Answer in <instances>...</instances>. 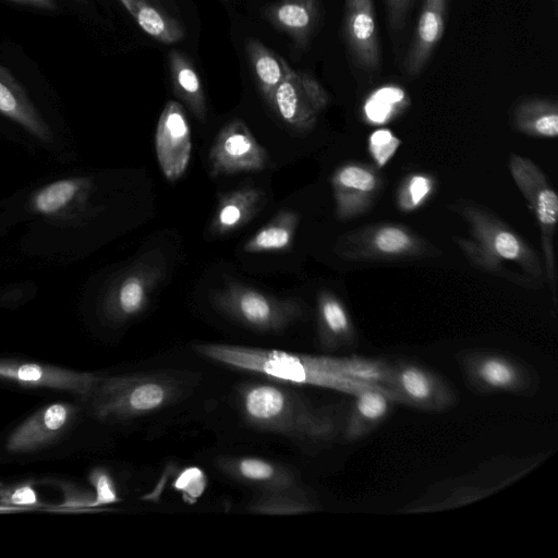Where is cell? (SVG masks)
Instances as JSON below:
<instances>
[{"instance_id": "cell-1", "label": "cell", "mask_w": 558, "mask_h": 558, "mask_svg": "<svg viewBox=\"0 0 558 558\" xmlns=\"http://www.w3.org/2000/svg\"><path fill=\"white\" fill-rule=\"evenodd\" d=\"M238 402L248 425L307 446L332 441L342 432L347 413L342 404L317 408L288 387L263 381L242 384Z\"/></svg>"}, {"instance_id": "cell-2", "label": "cell", "mask_w": 558, "mask_h": 558, "mask_svg": "<svg viewBox=\"0 0 558 558\" xmlns=\"http://www.w3.org/2000/svg\"><path fill=\"white\" fill-rule=\"evenodd\" d=\"M470 238L456 242L481 269L530 288L542 286L543 268L535 251L495 215L471 203L458 205Z\"/></svg>"}, {"instance_id": "cell-3", "label": "cell", "mask_w": 558, "mask_h": 558, "mask_svg": "<svg viewBox=\"0 0 558 558\" xmlns=\"http://www.w3.org/2000/svg\"><path fill=\"white\" fill-rule=\"evenodd\" d=\"M194 350L199 355L220 364L279 381L320 386L354 395L366 388H376L345 377L339 368L338 357L226 343H198L194 345Z\"/></svg>"}, {"instance_id": "cell-4", "label": "cell", "mask_w": 558, "mask_h": 558, "mask_svg": "<svg viewBox=\"0 0 558 558\" xmlns=\"http://www.w3.org/2000/svg\"><path fill=\"white\" fill-rule=\"evenodd\" d=\"M195 384V375L172 371L100 376L86 400L97 420L126 421L175 403Z\"/></svg>"}, {"instance_id": "cell-5", "label": "cell", "mask_w": 558, "mask_h": 558, "mask_svg": "<svg viewBox=\"0 0 558 558\" xmlns=\"http://www.w3.org/2000/svg\"><path fill=\"white\" fill-rule=\"evenodd\" d=\"M210 302L229 318L263 332L282 331L304 316L298 300L276 298L238 282L213 291Z\"/></svg>"}, {"instance_id": "cell-6", "label": "cell", "mask_w": 558, "mask_h": 558, "mask_svg": "<svg viewBox=\"0 0 558 558\" xmlns=\"http://www.w3.org/2000/svg\"><path fill=\"white\" fill-rule=\"evenodd\" d=\"M468 385L477 393L533 395L536 374L520 361L493 351H469L459 357Z\"/></svg>"}, {"instance_id": "cell-7", "label": "cell", "mask_w": 558, "mask_h": 558, "mask_svg": "<svg viewBox=\"0 0 558 558\" xmlns=\"http://www.w3.org/2000/svg\"><path fill=\"white\" fill-rule=\"evenodd\" d=\"M513 181L527 202L541 229L545 268L553 293H556L554 234L558 219V196L542 170L531 160L512 155L509 161Z\"/></svg>"}, {"instance_id": "cell-8", "label": "cell", "mask_w": 558, "mask_h": 558, "mask_svg": "<svg viewBox=\"0 0 558 558\" xmlns=\"http://www.w3.org/2000/svg\"><path fill=\"white\" fill-rule=\"evenodd\" d=\"M426 241L410 229L396 223L367 227L343 235L335 251L342 258L354 260H392L418 257L428 252Z\"/></svg>"}, {"instance_id": "cell-9", "label": "cell", "mask_w": 558, "mask_h": 558, "mask_svg": "<svg viewBox=\"0 0 558 558\" xmlns=\"http://www.w3.org/2000/svg\"><path fill=\"white\" fill-rule=\"evenodd\" d=\"M329 101V94L314 76L290 68L269 106L286 124L307 132L315 126L318 114Z\"/></svg>"}, {"instance_id": "cell-10", "label": "cell", "mask_w": 558, "mask_h": 558, "mask_svg": "<svg viewBox=\"0 0 558 558\" xmlns=\"http://www.w3.org/2000/svg\"><path fill=\"white\" fill-rule=\"evenodd\" d=\"M390 390L397 401L428 412L447 411L458 403L457 392L449 383L428 367L409 360L392 363Z\"/></svg>"}, {"instance_id": "cell-11", "label": "cell", "mask_w": 558, "mask_h": 558, "mask_svg": "<svg viewBox=\"0 0 558 558\" xmlns=\"http://www.w3.org/2000/svg\"><path fill=\"white\" fill-rule=\"evenodd\" d=\"M267 150L239 119L227 123L217 134L208 154L213 178L262 171L268 166Z\"/></svg>"}, {"instance_id": "cell-12", "label": "cell", "mask_w": 558, "mask_h": 558, "mask_svg": "<svg viewBox=\"0 0 558 558\" xmlns=\"http://www.w3.org/2000/svg\"><path fill=\"white\" fill-rule=\"evenodd\" d=\"M155 150L165 178L170 182L181 179L191 160L192 136L185 111L175 100L167 101L159 116Z\"/></svg>"}, {"instance_id": "cell-13", "label": "cell", "mask_w": 558, "mask_h": 558, "mask_svg": "<svg viewBox=\"0 0 558 558\" xmlns=\"http://www.w3.org/2000/svg\"><path fill=\"white\" fill-rule=\"evenodd\" d=\"M165 264L157 258L141 262L129 269L110 291L108 315L117 322H124L144 312L165 276Z\"/></svg>"}, {"instance_id": "cell-14", "label": "cell", "mask_w": 558, "mask_h": 558, "mask_svg": "<svg viewBox=\"0 0 558 558\" xmlns=\"http://www.w3.org/2000/svg\"><path fill=\"white\" fill-rule=\"evenodd\" d=\"M342 33L353 65L367 73L380 66L373 0H344Z\"/></svg>"}, {"instance_id": "cell-15", "label": "cell", "mask_w": 558, "mask_h": 558, "mask_svg": "<svg viewBox=\"0 0 558 558\" xmlns=\"http://www.w3.org/2000/svg\"><path fill=\"white\" fill-rule=\"evenodd\" d=\"M94 373L76 372L54 365L0 357V378L23 386L50 388L86 399L99 379Z\"/></svg>"}, {"instance_id": "cell-16", "label": "cell", "mask_w": 558, "mask_h": 558, "mask_svg": "<svg viewBox=\"0 0 558 558\" xmlns=\"http://www.w3.org/2000/svg\"><path fill=\"white\" fill-rule=\"evenodd\" d=\"M76 410L69 403H52L38 410L11 433L7 450L32 452L54 442L70 426Z\"/></svg>"}, {"instance_id": "cell-17", "label": "cell", "mask_w": 558, "mask_h": 558, "mask_svg": "<svg viewBox=\"0 0 558 558\" xmlns=\"http://www.w3.org/2000/svg\"><path fill=\"white\" fill-rule=\"evenodd\" d=\"M380 184L378 173L366 165L349 162L339 167L331 177L337 216L347 219L364 213Z\"/></svg>"}, {"instance_id": "cell-18", "label": "cell", "mask_w": 558, "mask_h": 558, "mask_svg": "<svg viewBox=\"0 0 558 558\" xmlns=\"http://www.w3.org/2000/svg\"><path fill=\"white\" fill-rule=\"evenodd\" d=\"M449 0H424L413 39L403 60L404 72L416 76L423 72L446 25Z\"/></svg>"}, {"instance_id": "cell-19", "label": "cell", "mask_w": 558, "mask_h": 558, "mask_svg": "<svg viewBox=\"0 0 558 558\" xmlns=\"http://www.w3.org/2000/svg\"><path fill=\"white\" fill-rule=\"evenodd\" d=\"M322 12L323 0H280L268 5L264 14L295 47L305 49L318 29Z\"/></svg>"}, {"instance_id": "cell-20", "label": "cell", "mask_w": 558, "mask_h": 558, "mask_svg": "<svg viewBox=\"0 0 558 558\" xmlns=\"http://www.w3.org/2000/svg\"><path fill=\"white\" fill-rule=\"evenodd\" d=\"M347 410L342 435L347 441L361 440L374 432L388 416L396 398L380 388H366L354 395Z\"/></svg>"}, {"instance_id": "cell-21", "label": "cell", "mask_w": 558, "mask_h": 558, "mask_svg": "<svg viewBox=\"0 0 558 558\" xmlns=\"http://www.w3.org/2000/svg\"><path fill=\"white\" fill-rule=\"evenodd\" d=\"M218 466L229 477L257 485L260 489L299 485L291 470L277 462L257 457H222L218 460Z\"/></svg>"}, {"instance_id": "cell-22", "label": "cell", "mask_w": 558, "mask_h": 558, "mask_svg": "<svg viewBox=\"0 0 558 558\" xmlns=\"http://www.w3.org/2000/svg\"><path fill=\"white\" fill-rule=\"evenodd\" d=\"M265 193L255 186H244L219 196L209 226L214 236L231 233L247 223L262 209Z\"/></svg>"}, {"instance_id": "cell-23", "label": "cell", "mask_w": 558, "mask_h": 558, "mask_svg": "<svg viewBox=\"0 0 558 558\" xmlns=\"http://www.w3.org/2000/svg\"><path fill=\"white\" fill-rule=\"evenodd\" d=\"M317 333L322 348L328 351L356 341V331L345 306L329 291H320L317 295Z\"/></svg>"}, {"instance_id": "cell-24", "label": "cell", "mask_w": 558, "mask_h": 558, "mask_svg": "<svg viewBox=\"0 0 558 558\" xmlns=\"http://www.w3.org/2000/svg\"><path fill=\"white\" fill-rule=\"evenodd\" d=\"M0 113L14 120L41 141L50 131L10 71L0 64Z\"/></svg>"}, {"instance_id": "cell-25", "label": "cell", "mask_w": 558, "mask_h": 558, "mask_svg": "<svg viewBox=\"0 0 558 558\" xmlns=\"http://www.w3.org/2000/svg\"><path fill=\"white\" fill-rule=\"evenodd\" d=\"M138 26L156 40L171 45L181 41L185 32L179 20L156 0H120Z\"/></svg>"}, {"instance_id": "cell-26", "label": "cell", "mask_w": 558, "mask_h": 558, "mask_svg": "<svg viewBox=\"0 0 558 558\" xmlns=\"http://www.w3.org/2000/svg\"><path fill=\"white\" fill-rule=\"evenodd\" d=\"M244 49L257 87L269 105L275 90L288 74L290 65L258 39L247 38Z\"/></svg>"}, {"instance_id": "cell-27", "label": "cell", "mask_w": 558, "mask_h": 558, "mask_svg": "<svg viewBox=\"0 0 558 558\" xmlns=\"http://www.w3.org/2000/svg\"><path fill=\"white\" fill-rule=\"evenodd\" d=\"M168 59L175 95L201 122H205L207 117L206 97L197 71L181 51L171 50Z\"/></svg>"}, {"instance_id": "cell-28", "label": "cell", "mask_w": 558, "mask_h": 558, "mask_svg": "<svg viewBox=\"0 0 558 558\" xmlns=\"http://www.w3.org/2000/svg\"><path fill=\"white\" fill-rule=\"evenodd\" d=\"M299 221L300 216L294 210L278 211L244 243L243 251L251 254L289 251Z\"/></svg>"}, {"instance_id": "cell-29", "label": "cell", "mask_w": 558, "mask_h": 558, "mask_svg": "<svg viewBox=\"0 0 558 558\" xmlns=\"http://www.w3.org/2000/svg\"><path fill=\"white\" fill-rule=\"evenodd\" d=\"M247 510L257 514L289 515L317 510V504L300 485L260 489L250 501Z\"/></svg>"}, {"instance_id": "cell-30", "label": "cell", "mask_w": 558, "mask_h": 558, "mask_svg": "<svg viewBox=\"0 0 558 558\" xmlns=\"http://www.w3.org/2000/svg\"><path fill=\"white\" fill-rule=\"evenodd\" d=\"M514 126L531 136L556 137L558 134L557 102L549 98H527L512 113Z\"/></svg>"}, {"instance_id": "cell-31", "label": "cell", "mask_w": 558, "mask_h": 558, "mask_svg": "<svg viewBox=\"0 0 558 558\" xmlns=\"http://www.w3.org/2000/svg\"><path fill=\"white\" fill-rule=\"evenodd\" d=\"M339 367L341 373L353 381L391 392V363L384 360L352 356L340 357Z\"/></svg>"}, {"instance_id": "cell-32", "label": "cell", "mask_w": 558, "mask_h": 558, "mask_svg": "<svg viewBox=\"0 0 558 558\" xmlns=\"http://www.w3.org/2000/svg\"><path fill=\"white\" fill-rule=\"evenodd\" d=\"M80 183L60 180L44 187L35 197V208L44 214H53L63 208L80 191Z\"/></svg>"}, {"instance_id": "cell-33", "label": "cell", "mask_w": 558, "mask_h": 558, "mask_svg": "<svg viewBox=\"0 0 558 558\" xmlns=\"http://www.w3.org/2000/svg\"><path fill=\"white\" fill-rule=\"evenodd\" d=\"M433 186V180L428 175L421 173L410 175L400 187L399 206L404 210L421 206L429 196Z\"/></svg>"}, {"instance_id": "cell-34", "label": "cell", "mask_w": 558, "mask_h": 558, "mask_svg": "<svg viewBox=\"0 0 558 558\" xmlns=\"http://www.w3.org/2000/svg\"><path fill=\"white\" fill-rule=\"evenodd\" d=\"M401 99L402 94L399 90H381L366 102L364 107L365 117L372 123H384L391 117L395 105Z\"/></svg>"}, {"instance_id": "cell-35", "label": "cell", "mask_w": 558, "mask_h": 558, "mask_svg": "<svg viewBox=\"0 0 558 558\" xmlns=\"http://www.w3.org/2000/svg\"><path fill=\"white\" fill-rule=\"evenodd\" d=\"M401 142L387 129H378L368 138L369 154L378 168H383L393 157Z\"/></svg>"}, {"instance_id": "cell-36", "label": "cell", "mask_w": 558, "mask_h": 558, "mask_svg": "<svg viewBox=\"0 0 558 558\" xmlns=\"http://www.w3.org/2000/svg\"><path fill=\"white\" fill-rule=\"evenodd\" d=\"M174 487L182 493L186 501L194 502L206 487V476L197 468L185 469L177 478Z\"/></svg>"}, {"instance_id": "cell-37", "label": "cell", "mask_w": 558, "mask_h": 558, "mask_svg": "<svg viewBox=\"0 0 558 558\" xmlns=\"http://www.w3.org/2000/svg\"><path fill=\"white\" fill-rule=\"evenodd\" d=\"M89 482L96 493L94 496V507L106 506L119 500L113 481L106 470H93L89 474Z\"/></svg>"}, {"instance_id": "cell-38", "label": "cell", "mask_w": 558, "mask_h": 558, "mask_svg": "<svg viewBox=\"0 0 558 558\" xmlns=\"http://www.w3.org/2000/svg\"><path fill=\"white\" fill-rule=\"evenodd\" d=\"M415 0H385L387 22L390 31L403 28Z\"/></svg>"}, {"instance_id": "cell-39", "label": "cell", "mask_w": 558, "mask_h": 558, "mask_svg": "<svg viewBox=\"0 0 558 558\" xmlns=\"http://www.w3.org/2000/svg\"><path fill=\"white\" fill-rule=\"evenodd\" d=\"M2 501L9 506H36L38 498L35 490L28 486H20L14 490L5 494Z\"/></svg>"}, {"instance_id": "cell-40", "label": "cell", "mask_w": 558, "mask_h": 558, "mask_svg": "<svg viewBox=\"0 0 558 558\" xmlns=\"http://www.w3.org/2000/svg\"><path fill=\"white\" fill-rule=\"evenodd\" d=\"M24 5H31L44 10H54L57 8L56 0H8Z\"/></svg>"}]
</instances>
